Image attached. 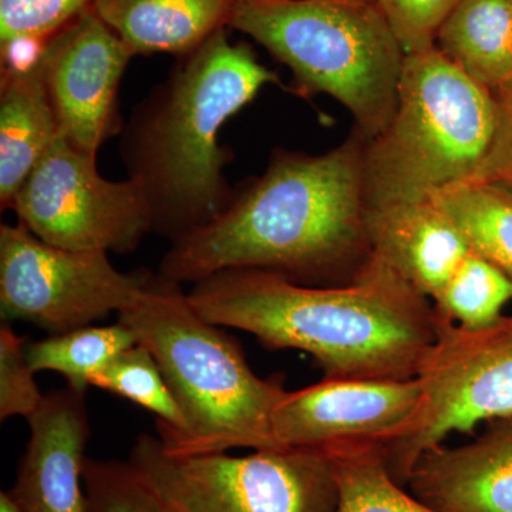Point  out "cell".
Masks as SVG:
<instances>
[{
    "label": "cell",
    "instance_id": "cb8c5ba5",
    "mask_svg": "<svg viewBox=\"0 0 512 512\" xmlns=\"http://www.w3.org/2000/svg\"><path fill=\"white\" fill-rule=\"evenodd\" d=\"M92 5L93 0H0L2 69L36 62L46 43Z\"/></svg>",
    "mask_w": 512,
    "mask_h": 512
},
{
    "label": "cell",
    "instance_id": "ffe728a7",
    "mask_svg": "<svg viewBox=\"0 0 512 512\" xmlns=\"http://www.w3.org/2000/svg\"><path fill=\"white\" fill-rule=\"evenodd\" d=\"M137 343L133 330L121 322L110 326L90 325L26 343V357L35 372L60 373L70 389L86 394L93 377L114 357Z\"/></svg>",
    "mask_w": 512,
    "mask_h": 512
},
{
    "label": "cell",
    "instance_id": "7402d4cb",
    "mask_svg": "<svg viewBox=\"0 0 512 512\" xmlns=\"http://www.w3.org/2000/svg\"><path fill=\"white\" fill-rule=\"evenodd\" d=\"M512 301V281L471 249L433 301L441 322L466 329L485 328L504 316Z\"/></svg>",
    "mask_w": 512,
    "mask_h": 512
},
{
    "label": "cell",
    "instance_id": "e0dca14e",
    "mask_svg": "<svg viewBox=\"0 0 512 512\" xmlns=\"http://www.w3.org/2000/svg\"><path fill=\"white\" fill-rule=\"evenodd\" d=\"M59 136L42 59L0 69V208L10 210L30 171Z\"/></svg>",
    "mask_w": 512,
    "mask_h": 512
},
{
    "label": "cell",
    "instance_id": "4fadbf2b",
    "mask_svg": "<svg viewBox=\"0 0 512 512\" xmlns=\"http://www.w3.org/2000/svg\"><path fill=\"white\" fill-rule=\"evenodd\" d=\"M86 394H46L28 420L30 439L9 491L20 512H86L83 470L90 437Z\"/></svg>",
    "mask_w": 512,
    "mask_h": 512
},
{
    "label": "cell",
    "instance_id": "ba28073f",
    "mask_svg": "<svg viewBox=\"0 0 512 512\" xmlns=\"http://www.w3.org/2000/svg\"><path fill=\"white\" fill-rule=\"evenodd\" d=\"M417 379L423 387L417 419L402 439L382 450L390 474L402 485L420 457L451 434L512 419V315L478 329L440 320L439 336Z\"/></svg>",
    "mask_w": 512,
    "mask_h": 512
},
{
    "label": "cell",
    "instance_id": "8fae6325",
    "mask_svg": "<svg viewBox=\"0 0 512 512\" xmlns=\"http://www.w3.org/2000/svg\"><path fill=\"white\" fill-rule=\"evenodd\" d=\"M423 403L412 379H329L284 394L272 414L278 448L330 451L377 447L402 439Z\"/></svg>",
    "mask_w": 512,
    "mask_h": 512
},
{
    "label": "cell",
    "instance_id": "83f0119b",
    "mask_svg": "<svg viewBox=\"0 0 512 512\" xmlns=\"http://www.w3.org/2000/svg\"><path fill=\"white\" fill-rule=\"evenodd\" d=\"M500 126L493 150L483 170L474 181L503 185L512 191V90L497 97Z\"/></svg>",
    "mask_w": 512,
    "mask_h": 512
},
{
    "label": "cell",
    "instance_id": "3957f363",
    "mask_svg": "<svg viewBox=\"0 0 512 512\" xmlns=\"http://www.w3.org/2000/svg\"><path fill=\"white\" fill-rule=\"evenodd\" d=\"M266 84H279V77L224 29L178 56L133 107L119 153L146 198L151 232L178 241L227 210L235 188L225 168L234 154L218 137Z\"/></svg>",
    "mask_w": 512,
    "mask_h": 512
},
{
    "label": "cell",
    "instance_id": "44dd1931",
    "mask_svg": "<svg viewBox=\"0 0 512 512\" xmlns=\"http://www.w3.org/2000/svg\"><path fill=\"white\" fill-rule=\"evenodd\" d=\"M325 454L338 481V512H440L394 480L380 448H345Z\"/></svg>",
    "mask_w": 512,
    "mask_h": 512
},
{
    "label": "cell",
    "instance_id": "277c9868",
    "mask_svg": "<svg viewBox=\"0 0 512 512\" xmlns=\"http://www.w3.org/2000/svg\"><path fill=\"white\" fill-rule=\"evenodd\" d=\"M181 285L147 271L117 313L150 350L183 412L185 430L161 446L173 456L275 450L272 414L286 390L255 375L237 340L198 315Z\"/></svg>",
    "mask_w": 512,
    "mask_h": 512
},
{
    "label": "cell",
    "instance_id": "9c48e42d",
    "mask_svg": "<svg viewBox=\"0 0 512 512\" xmlns=\"http://www.w3.org/2000/svg\"><path fill=\"white\" fill-rule=\"evenodd\" d=\"M10 210L37 238L73 251L128 254L151 232L141 188L130 178H104L97 157L62 134L20 185Z\"/></svg>",
    "mask_w": 512,
    "mask_h": 512
},
{
    "label": "cell",
    "instance_id": "5b68a950",
    "mask_svg": "<svg viewBox=\"0 0 512 512\" xmlns=\"http://www.w3.org/2000/svg\"><path fill=\"white\" fill-rule=\"evenodd\" d=\"M500 103L437 47L407 55L390 123L365 144L367 205L419 201L476 180Z\"/></svg>",
    "mask_w": 512,
    "mask_h": 512
},
{
    "label": "cell",
    "instance_id": "5bb4252c",
    "mask_svg": "<svg viewBox=\"0 0 512 512\" xmlns=\"http://www.w3.org/2000/svg\"><path fill=\"white\" fill-rule=\"evenodd\" d=\"M406 485L440 512H512V419L471 443L427 451Z\"/></svg>",
    "mask_w": 512,
    "mask_h": 512
},
{
    "label": "cell",
    "instance_id": "f1b7e54d",
    "mask_svg": "<svg viewBox=\"0 0 512 512\" xmlns=\"http://www.w3.org/2000/svg\"><path fill=\"white\" fill-rule=\"evenodd\" d=\"M0 512H20L16 504L13 503L12 497L5 491L0 494Z\"/></svg>",
    "mask_w": 512,
    "mask_h": 512
},
{
    "label": "cell",
    "instance_id": "2e32d148",
    "mask_svg": "<svg viewBox=\"0 0 512 512\" xmlns=\"http://www.w3.org/2000/svg\"><path fill=\"white\" fill-rule=\"evenodd\" d=\"M92 8L134 56H181L229 26L235 0H93Z\"/></svg>",
    "mask_w": 512,
    "mask_h": 512
},
{
    "label": "cell",
    "instance_id": "30bf717a",
    "mask_svg": "<svg viewBox=\"0 0 512 512\" xmlns=\"http://www.w3.org/2000/svg\"><path fill=\"white\" fill-rule=\"evenodd\" d=\"M147 271L124 274L109 254L47 244L22 224L0 227V313L52 335L90 326L133 301Z\"/></svg>",
    "mask_w": 512,
    "mask_h": 512
},
{
    "label": "cell",
    "instance_id": "7a4b0ae2",
    "mask_svg": "<svg viewBox=\"0 0 512 512\" xmlns=\"http://www.w3.org/2000/svg\"><path fill=\"white\" fill-rule=\"evenodd\" d=\"M365 144L357 133L319 156L278 148L217 220L171 242L158 274L195 284L227 269H264L299 282L367 258Z\"/></svg>",
    "mask_w": 512,
    "mask_h": 512
},
{
    "label": "cell",
    "instance_id": "ac0fdd59",
    "mask_svg": "<svg viewBox=\"0 0 512 512\" xmlns=\"http://www.w3.org/2000/svg\"><path fill=\"white\" fill-rule=\"evenodd\" d=\"M437 49L495 97L512 90V0H463Z\"/></svg>",
    "mask_w": 512,
    "mask_h": 512
},
{
    "label": "cell",
    "instance_id": "6da1fadb",
    "mask_svg": "<svg viewBox=\"0 0 512 512\" xmlns=\"http://www.w3.org/2000/svg\"><path fill=\"white\" fill-rule=\"evenodd\" d=\"M198 315L268 349L308 353L329 379H412L439 336L433 303L370 252L345 286L227 269L187 293Z\"/></svg>",
    "mask_w": 512,
    "mask_h": 512
},
{
    "label": "cell",
    "instance_id": "52a82bcc",
    "mask_svg": "<svg viewBox=\"0 0 512 512\" xmlns=\"http://www.w3.org/2000/svg\"><path fill=\"white\" fill-rule=\"evenodd\" d=\"M130 466L170 512H338L339 487L328 454L308 448L173 456L141 434Z\"/></svg>",
    "mask_w": 512,
    "mask_h": 512
},
{
    "label": "cell",
    "instance_id": "d6986e66",
    "mask_svg": "<svg viewBox=\"0 0 512 512\" xmlns=\"http://www.w3.org/2000/svg\"><path fill=\"white\" fill-rule=\"evenodd\" d=\"M478 254L512 281V191L471 181L433 195Z\"/></svg>",
    "mask_w": 512,
    "mask_h": 512
},
{
    "label": "cell",
    "instance_id": "4316f807",
    "mask_svg": "<svg viewBox=\"0 0 512 512\" xmlns=\"http://www.w3.org/2000/svg\"><path fill=\"white\" fill-rule=\"evenodd\" d=\"M404 55L436 47L437 36L463 0H377Z\"/></svg>",
    "mask_w": 512,
    "mask_h": 512
},
{
    "label": "cell",
    "instance_id": "d4e9b609",
    "mask_svg": "<svg viewBox=\"0 0 512 512\" xmlns=\"http://www.w3.org/2000/svg\"><path fill=\"white\" fill-rule=\"evenodd\" d=\"M83 485L86 512H170L130 463L87 458Z\"/></svg>",
    "mask_w": 512,
    "mask_h": 512
},
{
    "label": "cell",
    "instance_id": "7c38bea8",
    "mask_svg": "<svg viewBox=\"0 0 512 512\" xmlns=\"http://www.w3.org/2000/svg\"><path fill=\"white\" fill-rule=\"evenodd\" d=\"M134 55L92 6L46 43L40 59L59 134L84 153L120 136V84Z\"/></svg>",
    "mask_w": 512,
    "mask_h": 512
},
{
    "label": "cell",
    "instance_id": "9a60e30c",
    "mask_svg": "<svg viewBox=\"0 0 512 512\" xmlns=\"http://www.w3.org/2000/svg\"><path fill=\"white\" fill-rule=\"evenodd\" d=\"M366 231L370 252L431 303L473 249L433 198L369 207Z\"/></svg>",
    "mask_w": 512,
    "mask_h": 512
},
{
    "label": "cell",
    "instance_id": "484cf974",
    "mask_svg": "<svg viewBox=\"0 0 512 512\" xmlns=\"http://www.w3.org/2000/svg\"><path fill=\"white\" fill-rule=\"evenodd\" d=\"M35 370L26 357V342L9 323L0 328V420L20 416L29 420L39 410L43 396Z\"/></svg>",
    "mask_w": 512,
    "mask_h": 512
},
{
    "label": "cell",
    "instance_id": "8992f818",
    "mask_svg": "<svg viewBox=\"0 0 512 512\" xmlns=\"http://www.w3.org/2000/svg\"><path fill=\"white\" fill-rule=\"evenodd\" d=\"M229 28L288 66L302 93L342 103L365 141L392 120L406 55L377 0H235Z\"/></svg>",
    "mask_w": 512,
    "mask_h": 512
},
{
    "label": "cell",
    "instance_id": "603a6c76",
    "mask_svg": "<svg viewBox=\"0 0 512 512\" xmlns=\"http://www.w3.org/2000/svg\"><path fill=\"white\" fill-rule=\"evenodd\" d=\"M90 386L117 394L156 414L160 440L174 439L185 430L183 412L175 402L163 372L150 350L140 343L114 357L93 377Z\"/></svg>",
    "mask_w": 512,
    "mask_h": 512
}]
</instances>
